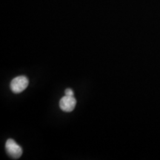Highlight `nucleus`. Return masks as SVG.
I'll use <instances>...</instances> for the list:
<instances>
[{"label":"nucleus","instance_id":"f257e3e1","mask_svg":"<svg viewBox=\"0 0 160 160\" xmlns=\"http://www.w3.org/2000/svg\"><path fill=\"white\" fill-rule=\"evenodd\" d=\"M29 80L25 76H19L12 79L10 84V88L14 93H19L27 88Z\"/></svg>","mask_w":160,"mask_h":160},{"label":"nucleus","instance_id":"20e7f679","mask_svg":"<svg viewBox=\"0 0 160 160\" xmlns=\"http://www.w3.org/2000/svg\"><path fill=\"white\" fill-rule=\"evenodd\" d=\"M65 95H67V96H73V90L71 88L66 89L65 91Z\"/></svg>","mask_w":160,"mask_h":160},{"label":"nucleus","instance_id":"7ed1b4c3","mask_svg":"<svg viewBox=\"0 0 160 160\" xmlns=\"http://www.w3.org/2000/svg\"><path fill=\"white\" fill-rule=\"evenodd\" d=\"M76 105H77V100L73 96L65 95L59 101L60 108L65 112H71L74 110Z\"/></svg>","mask_w":160,"mask_h":160},{"label":"nucleus","instance_id":"f03ea898","mask_svg":"<svg viewBox=\"0 0 160 160\" xmlns=\"http://www.w3.org/2000/svg\"><path fill=\"white\" fill-rule=\"evenodd\" d=\"M5 151L8 155L13 159H17L22 155V148L13 139H9L5 143Z\"/></svg>","mask_w":160,"mask_h":160}]
</instances>
